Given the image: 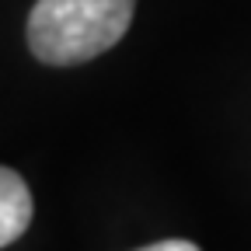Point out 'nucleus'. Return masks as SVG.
<instances>
[{"mask_svg": "<svg viewBox=\"0 0 251 251\" xmlns=\"http://www.w3.org/2000/svg\"><path fill=\"white\" fill-rule=\"evenodd\" d=\"M31 224V192L21 175L0 168V248L14 244Z\"/></svg>", "mask_w": 251, "mask_h": 251, "instance_id": "nucleus-2", "label": "nucleus"}, {"mask_svg": "<svg viewBox=\"0 0 251 251\" xmlns=\"http://www.w3.org/2000/svg\"><path fill=\"white\" fill-rule=\"evenodd\" d=\"M133 11L136 0H39L28 14V46L52 67L87 63L126 35Z\"/></svg>", "mask_w": 251, "mask_h": 251, "instance_id": "nucleus-1", "label": "nucleus"}, {"mask_svg": "<svg viewBox=\"0 0 251 251\" xmlns=\"http://www.w3.org/2000/svg\"><path fill=\"white\" fill-rule=\"evenodd\" d=\"M140 251H199L192 241H157L150 248H140Z\"/></svg>", "mask_w": 251, "mask_h": 251, "instance_id": "nucleus-3", "label": "nucleus"}]
</instances>
